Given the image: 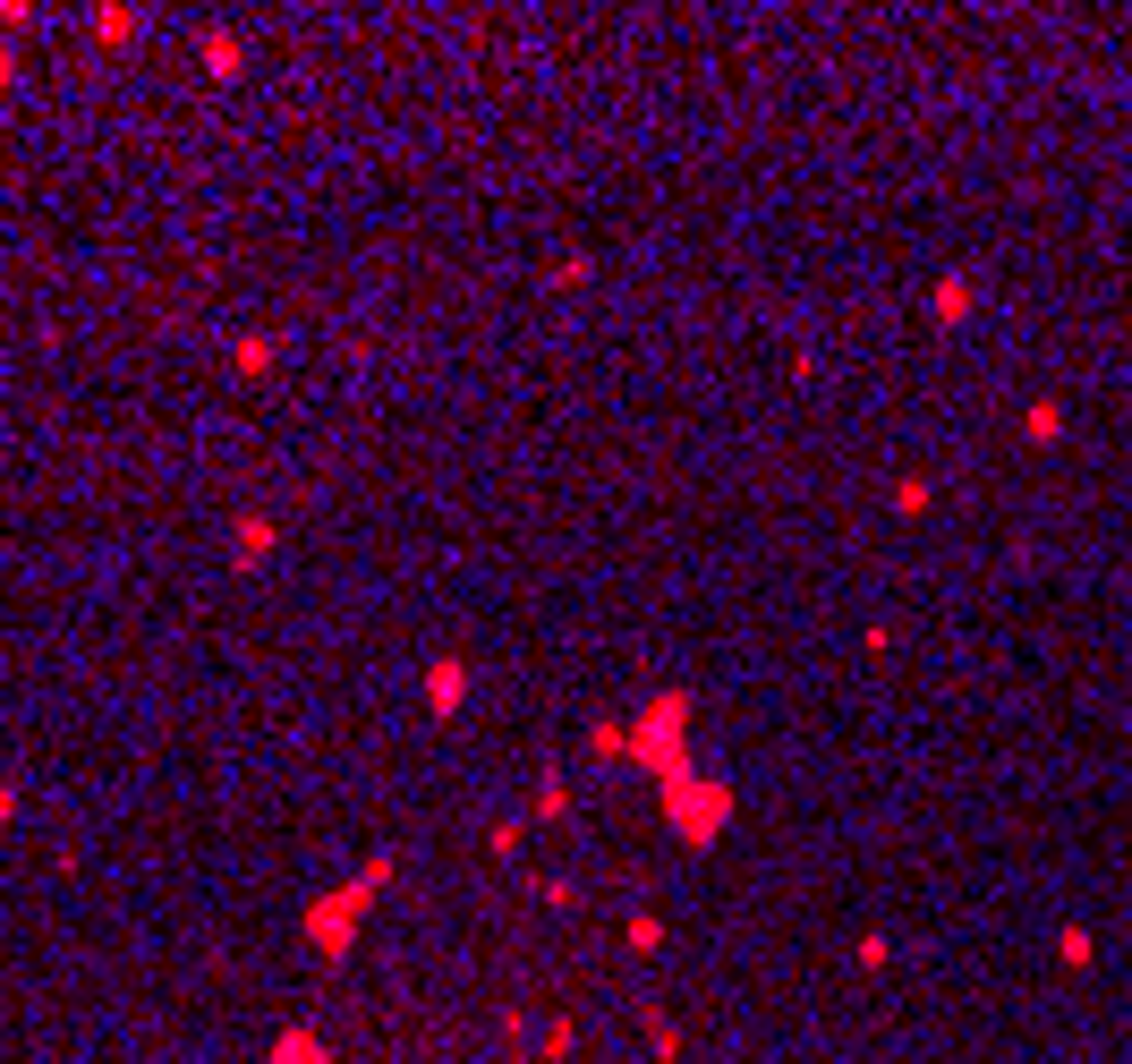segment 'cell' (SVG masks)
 <instances>
[{
	"mask_svg": "<svg viewBox=\"0 0 1132 1064\" xmlns=\"http://www.w3.org/2000/svg\"><path fill=\"white\" fill-rule=\"evenodd\" d=\"M205 69H213V77H230V69H239V43H230V35H213V43H205Z\"/></svg>",
	"mask_w": 1132,
	"mask_h": 1064,
	"instance_id": "obj_1",
	"label": "cell"
},
{
	"mask_svg": "<svg viewBox=\"0 0 1132 1064\" xmlns=\"http://www.w3.org/2000/svg\"><path fill=\"white\" fill-rule=\"evenodd\" d=\"M9 86H18V51L0 43V94H9Z\"/></svg>",
	"mask_w": 1132,
	"mask_h": 1064,
	"instance_id": "obj_2",
	"label": "cell"
},
{
	"mask_svg": "<svg viewBox=\"0 0 1132 1064\" xmlns=\"http://www.w3.org/2000/svg\"><path fill=\"white\" fill-rule=\"evenodd\" d=\"M18 818V784H0V827H9Z\"/></svg>",
	"mask_w": 1132,
	"mask_h": 1064,
	"instance_id": "obj_3",
	"label": "cell"
}]
</instances>
